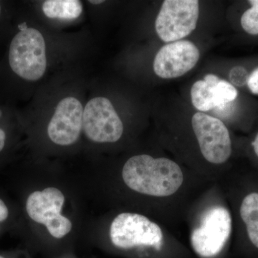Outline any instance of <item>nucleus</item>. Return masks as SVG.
I'll return each mask as SVG.
<instances>
[{"instance_id": "1", "label": "nucleus", "mask_w": 258, "mask_h": 258, "mask_svg": "<svg viewBox=\"0 0 258 258\" xmlns=\"http://www.w3.org/2000/svg\"><path fill=\"white\" fill-rule=\"evenodd\" d=\"M120 177L125 189L146 202L148 215L168 227L184 222L191 204L212 184L179 161L147 154L129 158Z\"/></svg>"}, {"instance_id": "2", "label": "nucleus", "mask_w": 258, "mask_h": 258, "mask_svg": "<svg viewBox=\"0 0 258 258\" xmlns=\"http://www.w3.org/2000/svg\"><path fill=\"white\" fill-rule=\"evenodd\" d=\"M184 222L189 230V249L195 258H228L233 217L218 183H212L195 200Z\"/></svg>"}, {"instance_id": "3", "label": "nucleus", "mask_w": 258, "mask_h": 258, "mask_svg": "<svg viewBox=\"0 0 258 258\" xmlns=\"http://www.w3.org/2000/svg\"><path fill=\"white\" fill-rule=\"evenodd\" d=\"M108 235L113 249L128 258H195L167 225L140 212L117 215Z\"/></svg>"}, {"instance_id": "4", "label": "nucleus", "mask_w": 258, "mask_h": 258, "mask_svg": "<svg viewBox=\"0 0 258 258\" xmlns=\"http://www.w3.org/2000/svg\"><path fill=\"white\" fill-rule=\"evenodd\" d=\"M217 182L233 217L234 252L242 258H258V172L241 174L229 170Z\"/></svg>"}, {"instance_id": "5", "label": "nucleus", "mask_w": 258, "mask_h": 258, "mask_svg": "<svg viewBox=\"0 0 258 258\" xmlns=\"http://www.w3.org/2000/svg\"><path fill=\"white\" fill-rule=\"evenodd\" d=\"M191 125L203 160L204 177L217 182L230 170L227 165L233 153L230 131L222 120L203 112L193 115Z\"/></svg>"}, {"instance_id": "6", "label": "nucleus", "mask_w": 258, "mask_h": 258, "mask_svg": "<svg viewBox=\"0 0 258 258\" xmlns=\"http://www.w3.org/2000/svg\"><path fill=\"white\" fill-rule=\"evenodd\" d=\"M18 30L10 43L8 66L11 72L24 81H38L47 68L44 37L36 29L28 28L26 23L18 24Z\"/></svg>"}, {"instance_id": "7", "label": "nucleus", "mask_w": 258, "mask_h": 258, "mask_svg": "<svg viewBox=\"0 0 258 258\" xmlns=\"http://www.w3.org/2000/svg\"><path fill=\"white\" fill-rule=\"evenodd\" d=\"M64 203V195L60 190L47 187L29 195L25 202V210L32 221L45 225L51 236L61 239L73 227L71 220L61 215Z\"/></svg>"}, {"instance_id": "8", "label": "nucleus", "mask_w": 258, "mask_h": 258, "mask_svg": "<svg viewBox=\"0 0 258 258\" xmlns=\"http://www.w3.org/2000/svg\"><path fill=\"white\" fill-rule=\"evenodd\" d=\"M199 14L197 0H166L156 20V31L164 42L179 41L195 30Z\"/></svg>"}, {"instance_id": "9", "label": "nucleus", "mask_w": 258, "mask_h": 258, "mask_svg": "<svg viewBox=\"0 0 258 258\" xmlns=\"http://www.w3.org/2000/svg\"><path fill=\"white\" fill-rule=\"evenodd\" d=\"M83 129L93 142L115 143L121 139L124 127L111 102L104 97H96L83 110Z\"/></svg>"}, {"instance_id": "10", "label": "nucleus", "mask_w": 258, "mask_h": 258, "mask_svg": "<svg viewBox=\"0 0 258 258\" xmlns=\"http://www.w3.org/2000/svg\"><path fill=\"white\" fill-rule=\"evenodd\" d=\"M200 50L189 40H179L164 45L154 60V71L161 79H171L186 74L198 63Z\"/></svg>"}, {"instance_id": "11", "label": "nucleus", "mask_w": 258, "mask_h": 258, "mask_svg": "<svg viewBox=\"0 0 258 258\" xmlns=\"http://www.w3.org/2000/svg\"><path fill=\"white\" fill-rule=\"evenodd\" d=\"M83 110L81 102L74 97L60 101L47 126V134L53 143L69 146L77 142L83 129Z\"/></svg>"}, {"instance_id": "12", "label": "nucleus", "mask_w": 258, "mask_h": 258, "mask_svg": "<svg viewBox=\"0 0 258 258\" xmlns=\"http://www.w3.org/2000/svg\"><path fill=\"white\" fill-rule=\"evenodd\" d=\"M220 80L215 75L208 74L203 81L194 83L190 93L191 102L195 108L200 111L206 112L216 108L213 88Z\"/></svg>"}, {"instance_id": "13", "label": "nucleus", "mask_w": 258, "mask_h": 258, "mask_svg": "<svg viewBox=\"0 0 258 258\" xmlns=\"http://www.w3.org/2000/svg\"><path fill=\"white\" fill-rule=\"evenodd\" d=\"M42 11L49 18L75 20L83 11V5L79 0H47L42 5Z\"/></svg>"}, {"instance_id": "14", "label": "nucleus", "mask_w": 258, "mask_h": 258, "mask_svg": "<svg viewBox=\"0 0 258 258\" xmlns=\"http://www.w3.org/2000/svg\"><path fill=\"white\" fill-rule=\"evenodd\" d=\"M213 91L215 108L221 111L225 109L229 103L235 101L238 96V91L232 83L221 79L214 86Z\"/></svg>"}, {"instance_id": "15", "label": "nucleus", "mask_w": 258, "mask_h": 258, "mask_svg": "<svg viewBox=\"0 0 258 258\" xmlns=\"http://www.w3.org/2000/svg\"><path fill=\"white\" fill-rule=\"evenodd\" d=\"M242 29L252 35H258V8L251 6L245 10L240 20Z\"/></svg>"}, {"instance_id": "16", "label": "nucleus", "mask_w": 258, "mask_h": 258, "mask_svg": "<svg viewBox=\"0 0 258 258\" xmlns=\"http://www.w3.org/2000/svg\"><path fill=\"white\" fill-rule=\"evenodd\" d=\"M229 77H230L231 83L241 87L244 85H247L249 74L244 68L242 66H236L231 70Z\"/></svg>"}, {"instance_id": "17", "label": "nucleus", "mask_w": 258, "mask_h": 258, "mask_svg": "<svg viewBox=\"0 0 258 258\" xmlns=\"http://www.w3.org/2000/svg\"><path fill=\"white\" fill-rule=\"evenodd\" d=\"M6 115L5 111L0 108V157L2 154H4L8 148V142H9V134H8V128L3 120L5 119Z\"/></svg>"}, {"instance_id": "18", "label": "nucleus", "mask_w": 258, "mask_h": 258, "mask_svg": "<svg viewBox=\"0 0 258 258\" xmlns=\"http://www.w3.org/2000/svg\"><path fill=\"white\" fill-rule=\"evenodd\" d=\"M11 217V212L8 204L0 198V233L3 225H6Z\"/></svg>"}, {"instance_id": "19", "label": "nucleus", "mask_w": 258, "mask_h": 258, "mask_svg": "<svg viewBox=\"0 0 258 258\" xmlns=\"http://www.w3.org/2000/svg\"><path fill=\"white\" fill-rule=\"evenodd\" d=\"M247 86L252 94L258 95V67L249 75Z\"/></svg>"}, {"instance_id": "20", "label": "nucleus", "mask_w": 258, "mask_h": 258, "mask_svg": "<svg viewBox=\"0 0 258 258\" xmlns=\"http://www.w3.org/2000/svg\"><path fill=\"white\" fill-rule=\"evenodd\" d=\"M251 147H252V152L257 158L258 161V132L255 134L252 142H250Z\"/></svg>"}, {"instance_id": "21", "label": "nucleus", "mask_w": 258, "mask_h": 258, "mask_svg": "<svg viewBox=\"0 0 258 258\" xmlns=\"http://www.w3.org/2000/svg\"><path fill=\"white\" fill-rule=\"evenodd\" d=\"M248 3L251 6L257 7L258 8V0H249Z\"/></svg>"}, {"instance_id": "22", "label": "nucleus", "mask_w": 258, "mask_h": 258, "mask_svg": "<svg viewBox=\"0 0 258 258\" xmlns=\"http://www.w3.org/2000/svg\"><path fill=\"white\" fill-rule=\"evenodd\" d=\"M3 15V4H2L1 2H0V21H1L2 17Z\"/></svg>"}, {"instance_id": "23", "label": "nucleus", "mask_w": 258, "mask_h": 258, "mask_svg": "<svg viewBox=\"0 0 258 258\" xmlns=\"http://www.w3.org/2000/svg\"><path fill=\"white\" fill-rule=\"evenodd\" d=\"M103 2L104 1H102V0H101V1H89V3H92V4L98 5L103 3Z\"/></svg>"}, {"instance_id": "24", "label": "nucleus", "mask_w": 258, "mask_h": 258, "mask_svg": "<svg viewBox=\"0 0 258 258\" xmlns=\"http://www.w3.org/2000/svg\"><path fill=\"white\" fill-rule=\"evenodd\" d=\"M0 258H12V257H8V256L6 255V254H3L0 253Z\"/></svg>"}]
</instances>
